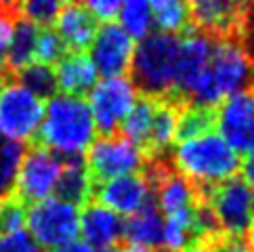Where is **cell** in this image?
Returning <instances> with one entry per match:
<instances>
[{
	"label": "cell",
	"instance_id": "obj_1",
	"mask_svg": "<svg viewBox=\"0 0 254 252\" xmlns=\"http://www.w3.org/2000/svg\"><path fill=\"white\" fill-rule=\"evenodd\" d=\"M95 134V120L86 99L55 95L44 105L42 122L30 145L49 149L61 160L84 158Z\"/></svg>",
	"mask_w": 254,
	"mask_h": 252
},
{
	"label": "cell",
	"instance_id": "obj_2",
	"mask_svg": "<svg viewBox=\"0 0 254 252\" xmlns=\"http://www.w3.org/2000/svg\"><path fill=\"white\" fill-rule=\"evenodd\" d=\"M170 158L179 173L199 187H212L238 177L242 166L240 156L214 130L179 141Z\"/></svg>",
	"mask_w": 254,
	"mask_h": 252
},
{
	"label": "cell",
	"instance_id": "obj_3",
	"mask_svg": "<svg viewBox=\"0 0 254 252\" xmlns=\"http://www.w3.org/2000/svg\"><path fill=\"white\" fill-rule=\"evenodd\" d=\"M254 86V61L238 40H214L210 67L187 105L216 110L223 99Z\"/></svg>",
	"mask_w": 254,
	"mask_h": 252
},
{
	"label": "cell",
	"instance_id": "obj_4",
	"mask_svg": "<svg viewBox=\"0 0 254 252\" xmlns=\"http://www.w3.org/2000/svg\"><path fill=\"white\" fill-rule=\"evenodd\" d=\"M181 36L156 32L139 40L130 61V82L143 97L162 99L175 93Z\"/></svg>",
	"mask_w": 254,
	"mask_h": 252
},
{
	"label": "cell",
	"instance_id": "obj_5",
	"mask_svg": "<svg viewBox=\"0 0 254 252\" xmlns=\"http://www.w3.org/2000/svg\"><path fill=\"white\" fill-rule=\"evenodd\" d=\"M202 195L221 233L246 238L254 210V189L242 177H231L219 185L202 187Z\"/></svg>",
	"mask_w": 254,
	"mask_h": 252
},
{
	"label": "cell",
	"instance_id": "obj_6",
	"mask_svg": "<svg viewBox=\"0 0 254 252\" xmlns=\"http://www.w3.org/2000/svg\"><path fill=\"white\" fill-rule=\"evenodd\" d=\"M143 149L132 145L118 132L95 139L84 154V166L93 185L105 183L116 177L137 175L143 170Z\"/></svg>",
	"mask_w": 254,
	"mask_h": 252
},
{
	"label": "cell",
	"instance_id": "obj_7",
	"mask_svg": "<svg viewBox=\"0 0 254 252\" xmlns=\"http://www.w3.org/2000/svg\"><path fill=\"white\" fill-rule=\"evenodd\" d=\"M28 233L40 248L55 250L78 238V208L57 197H44L28 208Z\"/></svg>",
	"mask_w": 254,
	"mask_h": 252
},
{
	"label": "cell",
	"instance_id": "obj_8",
	"mask_svg": "<svg viewBox=\"0 0 254 252\" xmlns=\"http://www.w3.org/2000/svg\"><path fill=\"white\" fill-rule=\"evenodd\" d=\"M44 116V101L25 91L15 80H6L0 91V137L32 143Z\"/></svg>",
	"mask_w": 254,
	"mask_h": 252
},
{
	"label": "cell",
	"instance_id": "obj_9",
	"mask_svg": "<svg viewBox=\"0 0 254 252\" xmlns=\"http://www.w3.org/2000/svg\"><path fill=\"white\" fill-rule=\"evenodd\" d=\"M139 91L134 88L128 76L124 78H105L88 91V110L93 114L95 128L101 137L116 134L120 130L124 118L137 103Z\"/></svg>",
	"mask_w": 254,
	"mask_h": 252
},
{
	"label": "cell",
	"instance_id": "obj_10",
	"mask_svg": "<svg viewBox=\"0 0 254 252\" xmlns=\"http://www.w3.org/2000/svg\"><path fill=\"white\" fill-rule=\"evenodd\" d=\"M214 49V38L206 36L195 28H189L179 42V57H177V78H175V93L170 97L179 99L181 103L189 101L195 88L202 84L204 76L210 67V57Z\"/></svg>",
	"mask_w": 254,
	"mask_h": 252
},
{
	"label": "cell",
	"instance_id": "obj_11",
	"mask_svg": "<svg viewBox=\"0 0 254 252\" xmlns=\"http://www.w3.org/2000/svg\"><path fill=\"white\" fill-rule=\"evenodd\" d=\"M61 168L63 162L59 156L44 147L30 145V149L23 154L11 193H15L25 206L44 200L55 189Z\"/></svg>",
	"mask_w": 254,
	"mask_h": 252
},
{
	"label": "cell",
	"instance_id": "obj_12",
	"mask_svg": "<svg viewBox=\"0 0 254 252\" xmlns=\"http://www.w3.org/2000/svg\"><path fill=\"white\" fill-rule=\"evenodd\" d=\"M216 128L235 154L254 149V91H240L223 99L216 107Z\"/></svg>",
	"mask_w": 254,
	"mask_h": 252
},
{
	"label": "cell",
	"instance_id": "obj_13",
	"mask_svg": "<svg viewBox=\"0 0 254 252\" xmlns=\"http://www.w3.org/2000/svg\"><path fill=\"white\" fill-rule=\"evenodd\" d=\"M88 59L93 63L97 76L105 78H124L130 69L134 40L118 23H103L97 28V34L90 42Z\"/></svg>",
	"mask_w": 254,
	"mask_h": 252
},
{
	"label": "cell",
	"instance_id": "obj_14",
	"mask_svg": "<svg viewBox=\"0 0 254 252\" xmlns=\"http://www.w3.org/2000/svg\"><path fill=\"white\" fill-rule=\"evenodd\" d=\"M90 200H95L101 206H105V208H110L118 217H120V214L132 217V214L141 212L143 208H147V206L156 204L153 202L151 187L143 179L141 173L116 177L105 183L93 185Z\"/></svg>",
	"mask_w": 254,
	"mask_h": 252
},
{
	"label": "cell",
	"instance_id": "obj_15",
	"mask_svg": "<svg viewBox=\"0 0 254 252\" xmlns=\"http://www.w3.org/2000/svg\"><path fill=\"white\" fill-rule=\"evenodd\" d=\"M191 28L204 32L214 40H238L246 2L235 0H197L189 4Z\"/></svg>",
	"mask_w": 254,
	"mask_h": 252
},
{
	"label": "cell",
	"instance_id": "obj_16",
	"mask_svg": "<svg viewBox=\"0 0 254 252\" xmlns=\"http://www.w3.org/2000/svg\"><path fill=\"white\" fill-rule=\"evenodd\" d=\"M78 231L90 250L114 248L122 240V219L110 208L90 200L78 212Z\"/></svg>",
	"mask_w": 254,
	"mask_h": 252
},
{
	"label": "cell",
	"instance_id": "obj_17",
	"mask_svg": "<svg viewBox=\"0 0 254 252\" xmlns=\"http://www.w3.org/2000/svg\"><path fill=\"white\" fill-rule=\"evenodd\" d=\"M57 34L71 53H86L95 34H97V19L88 13L82 2H65L61 4L57 15Z\"/></svg>",
	"mask_w": 254,
	"mask_h": 252
},
{
	"label": "cell",
	"instance_id": "obj_18",
	"mask_svg": "<svg viewBox=\"0 0 254 252\" xmlns=\"http://www.w3.org/2000/svg\"><path fill=\"white\" fill-rule=\"evenodd\" d=\"M185 103H181L175 97H162L156 99V110H153V122L151 132L147 139L143 154L145 158H160L168 156V149L177 139V122L179 112Z\"/></svg>",
	"mask_w": 254,
	"mask_h": 252
},
{
	"label": "cell",
	"instance_id": "obj_19",
	"mask_svg": "<svg viewBox=\"0 0 254 252\" xmlns=\"http://www.w3.org/2000/svg\"><path fill=\"white\" fill-rule=\"evenodd\" d=\"M55 69L57 91L69 97H82L97 84V71L86 53H71L63 57Z\"/></svg>",
	"mask_w": 254,
	"mask_h": 252
},
{
	"label": "cell",
	"instance_id": "obj_20",
	"mask_svg": "<svg viewBox=\"0 0 254 252\" xmlns=\"http://www.w3.org/2000/svg\"><path fill=\"white\" fill-rule=\"evenodd\" d=\"M122 240L147 250L162 248L164 242V219L156 204L143 208L122 223Z\"/></svg>",
	"mask_w": 254,
	"mask_h": 252
},
{
	"label": "cell",
	"instance_id": "obj_21",
	"mask_svg": "<svg viewBox=\"0 0 254 252\" xmlns=\"http://www.w3.org/2000/svg\"><path fill=\"white\" fill-rule=\"evenodd\" d=\"M63 168L61 175L55 183V197L61 202H67L71 206H84L90 202L93 195V183L86 173L84 166V158H69V160H61Z\"/></svg>",
	"mask_w": 254,
	"mask_h": 252
},
{
	"label": "cell",
	"instance_id": "obj_22",
	"mask_svg": "<svg viewBox=\"0 0 254 252\" xmlns=\"http://www.w3.org/2000/svg\"><path fill=\"white\" fill-rule=\"evenodd\" d=\"M36 40H38V28L19 15L13 30L11 47H8V53H6V61H4L6 78H13L17 71H21L30 63H34Z\"/></svg>",
	"mask_w": 254,
	"mask_h": 252
},
{
	"label": "cell",
	"instance_id": "obj_23",
	"mask_svg": "<svg viewBox=\"0 0 254 252\" xmlns=\"http://www.w3.org/2000/svg\"><path fill=\"white\" fill-rule=\"evenodd\" d=\"M153 110H156V99L151 97H139L137 103L132 105V110L124 118L118 134H122L126 141H130L132 145L145 149L151 132V122H153Z\"/></svg>",
	"mask_w": 254,
	"mask_h": 252
},
{
	"label": "cell",
	"instance_id": "obj_24",
	"mask_svg": "<svg viewBox=\"0 0 254 252\" xmlns=\"http://www.w3.org/2000/svg\"><path fill=\"white\" fill-rule=\"evenodd\" d=\"M151 4V17L153 23L158 25L160 32L181 36L191 28V13L189 4L181 0H156Z\"/></svg>",
	"mask_w": 254,
	"mask_h": 252
},
{
	"label": "cell",
	"instance_id": "obj_25",
	"mask_svg": "<svg viewBox=\"0 0 254 252\" xmlns=\"http://www.w3.org/2000/svg\"><path fill=\"white\" fill-rule=\"evenodd\" d=\"M19 86H23L25 91H30L34 97H38L40 101H49L51 97L57 95V78L55 69L44 63H30L28 67H23L21 71H17L13 78Z\"/></svg>",
	"mask_w": 254,
	"mask_h": 252
},
{
	"label": "cell",
	"instance_id": "obj_26",
	"mask_svg": "<svg viewBox=\"0 0 254 252\" xmlns=\"http://www.w3.org/2000/svg\"><path fill=\"white\" fill-rule=\"evenodd\" d=\"M120 28L130 36L132 40H143L151 34L153 17H151V4L145 0H128L120 4Z\"/></svg>",
	"mask_w": 254,
	"mask_h": 252
},
{
	"label": "cell",
	"instance_id": "obj_27",
	"mask_svg": "<svg viewBox=\"0 0 254 252\" xmlns=\"http://www.w3.org/2000/svg\"><path fill=\"white\" fill-rule=\"evenodd\" d=\"M214 124H216V110L195 107V105H183L181 112H179L177 139L175 141H185V139L195 137V134L214 130Z\"/></svg>",
	"mask_w": 254,
	"mask_h": 252
},
{
	"label": "cell",
	"instance_id": "obj_28",
	"mask_svg": "<svg viewBox=\"0 0 254 252\" xmlns=\"http://www.w3.org/2000/svg\"><path fill=\"white\" fill-rule=\"evenodd\" d=\"M23 154H25L23 143L0 137V197H4L13 191Z\"/></svg>",
	"mask_w": 254,
	"mask_h": 252
},
{
	"label": "cell",
	"instance_id": "obj_29",
	"mask_svg": "<svg viewBox=\"0 0 254 252\" xmlns=\"http://www.w3.org/2000/svg\"><path fill=\"white\" fill-rule=\"evenodd\" d=\"M17 6L19 15L36 28H51L61 11V2L57 0H28V2H17Z\"/></svg>",
	"mask_w": 254,
	"mask_h": 252
},
{
	"label": "cell",
	"instance_id": "obj_30",
	"mask_svg": "<svg viewBox=\"0 0 254 252\" xmlns=\"http://www.w3.org/2000/svg\"><path fill=\"white\" fill-rule=\"evenodd\" d=\"M28 206H25L15 193L0 197V236L21 231L25 227Z\"/></svg>",
	"mask_w": 254,
	"mask_h": 252
},
{
	"label": "cell",
	"instance_id": "obj_31",
	"mask_svg": "<svg viewBox=\"0 0 254 252\" xmlns=\"http://www.w3.org/2000/svg\"><path fill=\"white\" fill-rule=\"evenodd\" d=\"M67 55V47L61 40V36L53 28H40L38 30V40H36V53L34 57H38V63L44 65H53Z\"/></svg>",
	"mask_w": 254,
	"mask_h": 252
},
{
	"label": "cell",
	"instance_id": "obj_32",
	"mask_svg": "<svg viewBox=\"0 0 254 252\" xmlns=\"http://www.w3.org/2000/svg\"><path fill=\"white\" fill-rule=\"evenodd\" d=\"M17 19H19V6H17V2H0V69H4L6 53H8V47H11Z\"/></svg>",
	"mask_w": 254,
	"mask_h": 252
},
{
	"label": "cell",
	"instance_id": "obj_33",
	"mask_svg": "<svg viewBox=\"0 0 254 252\" xmlns=\"http://www.w3.org/2000/svg\"><path fill=\"white\" fill-rule=\"evenodd\" d=\"M199 252H254V246L244 236H225V233H219V236L206 240V244L199 248Z\"/></svg>",
	"mask_w": 254,
	"mask_h": 252
},
{
	"label": "cell",
	"instance_id": "obj_34",
	"mask_svg": "<svg viewBox=\"0 0 254 252\" xmlns=\"http://www.w3.org/2000/svg\"><path fill=\"white\" fill-rule=\"evenodd\" d=\"M0 252H42L25 229L0 236Z\"/></svg>",
	"mask_w": 254,
	"mask_h": 252
},
{
	"label": "cell",
	"instance_id": "obj_35",
	"mask_svg": "<svg viewBox=\"0 0 254 252\" xmlns=\"http://www.w3.org/2000/svg\"><path fill=\"white\" fill-rule=\"evenodd\" d=\"M120 4L122 2H116V0H93V2H86L84 6L97 21L112 23L118 17V13H120Z\"/></svg>",
	"mask_w": 254,
	"mask_h": 252
},
{
	"label": "cell",
	"instance_id": "obj_36",
	"mask_svg": "<svg viewBox=\"0 0 254 252\" xmlns=\"http://www.w3.org/2000/svg\"><path fill=\"white\" fill-rule=\"evenodd\" d=\"M242 173H244V181H246L254 189V149L246 154V160L242 162Z\"/></svg>",
	"mask_w": 254,
	"mask_h": 252
},
{
	"label": "cell",
	"instance_id": "obj_37",
	"mask_svg": "<svg viewBox=\"0 0 254 252\" xmlns=\"http://www.w3.org/2000/svg\"><path fill=\"white\" fill-rule=\"evenodd\" d=\"M49 252H93L90 250L84 242H71V244H67V246H61V248H55V250H49Z\"/></svg>",
	"mask_w": 254,
	"mask_h": 252
},
{
	"label": "cell",
	"instance_id": "obj_38",
	"mask_svg": "<svg viewBox=\"0 0 254 252\" xmlns=\"http://www.w3.org/2000/svg\"><path fill=\"white\" fill-rule=\"evenodd\" d=\"M248 233H250V238H248L250 244L254 246V210H252V221H250V231H248Z\"/></svg>",
	"mask_w": 254,
	"mask_h": 252
},
{
	"label": "cell",
	"instance_id": "obj_39",
	"mask_svg": "<svg viewBox=\"0 0 254 252\" xmlns=\"http://www.w3.org/2000/svg\"><path fill=\"white\" fill-rule=\"evenodd\" d=\"M6 80H8V78H6V74H4V69H0V91H2V86L6 84Z\"/></svg>",
	"mask_w": 254,
	"mask_h": 252
},
{
	"label": "cell",
	"instance_id": "obj_40",
	"mask_svg": "<svg viewBox=\"0 0 254 252\" xmlns=\"http://www.w3.org/2000/svg\"><path fill=\"white\" fill-rule=\"evenodd\" d=\"M93 252H122V248L114 246V248H103V250H93Z\"/></svg>",
	"mask_w": 254,
	"mask_h": 252
}]
</instances>
